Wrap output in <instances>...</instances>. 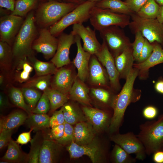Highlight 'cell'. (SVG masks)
Masks as SVG:
<instances>
[{
    "label": "cell",
    "mask_w": 163,
    "mask_h": 163,
    "mask_svg": "<svg viewBox=\"0 0 163 163\" xmlns=\"http://www.w3.org/2000/svg\"><path fill=\"white\" fill-rule=\"evenodd\" d=\"M33 130L32 129H30V130L27 132H23L20 134L16 142L18 144L21 145L26 144L31 141V133Z\"/></svg>",
    "instance_id": "816d5d0a"
},
{
    "label": "cell",
    "mask_w": 163,
    "mask_h": 163,
    "mask_svg": "<svg viewBox=\"0 0 163 163\" xmlns=\"http://www.w3.org/2000/svg\"><path fill=\"white\" fill-rule=\"evenodd\" d=\"M14 60V62L8 73L9 83L15 82L22 84L30 78L34 68L28 57Z\"/></svg>",
    "instance_id": "e0dca14e"
},
{
    "label": "cell",
    "mask_w": 163,
    "mask_h": 163,
    "mask_svg": "<svg viewBox=\"0 0 163 163\" xmlns=\"http://www.w3.org/2000/svg\"><path fill=\"white\" fill-rule=\"evenodd\" d=\"M75 41L77 53L72 63L77 69V76L85 82L88 77L89 64L92 55L83 49L81 38L78 35H75Z\"/></svg>",
    "instance_id": "d6986e66"
},
{
    "label": "cell",
    "mask_w": 163,
    "mask_h": 163,
    "mask_svg": "<svg viewBox=\"0 0 163 163\" xmlns=\"http://www.w3.org/2000/svg\"><path fill=\"white\" fill-rule=\"evenodd\" d=\"M139 72V69L133 67L126 78V82L120 92L114 97L112 106L113 113L111 121V124L114 127H118L122 125L128 106L140 98V92H135L133 88L135 81Z\"/></svg>",
    "instance_id": "6da1fadb"
},
{
    "label": "cell",
    "mask_w": 163,
    "mask_h": 163,
    "mask_svg": "<svg viewBox=\"0 0 163 163\" xmlns=\"http://www.w3.org/2000/svg\"><path fill=\"white\" fill-rule=\"evenodd\" d=\"M97 133L92 125L88 121L79 122L74 127V142L84 145L92 142Z\"/></svg>",
    "instance_id": "7402d4cb"
},
{
    "label": "cell",
    "mask_w": 163,
    "mask_h": 163,
    "mask_svg": "<svg viewBox=\"0 0 163 163\" xmlns=\"http://www.w3.org/2000/svg\"><path fill=\"white\" fill-rule=\"evenodd\" d=\"M62 0L65 2L71 3L75 4L77 5L81 4L86 0Z\"/></svg>",
    "instance_id": "680465c9"
},
{
    "label": "cell",
    "mask_w": 163,
    "mask_h": 163,
    "mask_svg": "<svg viewBox=\"0 0 163 163\" xmlns=\"http://www.w3.org/2000/svg\"><path fill=\"white\" fill-rule=\"evenodd\" d=\"M130 19L129 15L115 13L95 6L91 10L89 20L94 29L99 31L112 26L123 28L129 25Z\"/></svg>",
    "instance_id": "52a82bcc"
},
{
    "label": "cell",
    "mask_w": 163,
    "mask_h": 163,
    "mask_svg": "<svg viewBox=\"0 0 163 163\" xmlns=\"http://www.w3.org/2000/svg\"><path fill=\"white\" fill-rule=\"evenodd\" d=\"M96 3L86 0L80 4L50 27L51 33L57 37L72 25L82 24L89 19L91 12Z\"/></svg>",
    "instance_id": "8992f818"
},
{
    "label": "cell",
    "mask_w": 163,
    "mask_h": 163,
    "mask_svg": "<svg viewBox=\"0 0 163 163\" xmlns=\"http://www.w3.org/2000/svg\"><path fill=\"white\" fill-rule=\"evenodd\" d=\"M6 86L9 98L12 103L15 106L25 111L29 114L32 113V111L24 100V97L21 88L13 86L9 83Z\"/></svg>",
    "instance_id": "f546056e"
},
{
    "label": "cell",
    "mask_w": 163,
    "mask_h": 163,
    "mask_svg": "<svg viewBox=\"0 0 163 163\" xmlns=\"http://www.w3.org/2000/svg\"><path fill=\"white\" fill-rule=\"evenodd\" d=\"M58 40L51 33L47 28H39L38 37L32 46L34 50L41 53L45 59L52 58L56 51Z\"/></svg>",
    "instance_id": "8fae6325"
},
{
    "label": "cell",
    "mask_w": 163,
    "mask_h": 163,
    "mask_svg": "<svg viewBox=\"0 0 163 163\" xmlns=\"http://www.w3.org/2000/svg\"><path fill=\"white\" fill-rule=\"evenodd\" d=\"M137 136L143 144L147 155H150L163 149V113L157 119L139 125Z\"/></svg>",
    "instance_id": "277c9868"
},
{
    "label": "cell",
    "mask_w": 163,
    "mask_h": 163,
    "mask_svg": "<svg viewBox=\"0 0 163 163\" xmlns=\"http://www.w3.org/2000/svg\"><path fill=\"white\" fill-rule=\"evenodd\" d=\"M31 146L27 159L29 163H38L40 151L42 142L39 140L37 135H36L30 141Z\"/></svg>",
    "instance_id": "60d3db41"
},
{
    "label": "cell",
    "mask_w": 163,
    "mask_h": 163,
    "mask_svg": "<svg viewBox=\"0 0 163 163\" xmlns=\"http://www.w3.org/2000/svg\"><path fill=\"white\" fill-rule=\"evenodd\" d=\"M162 150H163V149H162Z\"/></svg>",
    "instance_id": "be15d7a7"
},
{
    "label": "cell",
    "mask_w": 163,
    "mask_h": 163,
    "mask_svg": "<svg viewBox=\"0 0 163 163\" xmlns=\"http://www.w3.org/2000/svg\"><path fill=\"white\" fill-rule=\"evenodd\" d=\"M156 19L160 23L163 24V5L160 6L159 11Z\"/></svg>",
    "instance_id": "6f0895ef"
},
{
    "label": "cell",
    "mask_w": 163,
    "mask_h": 163,
    "mask_svg": "<svg viewBox=\"0 0 163 163\" xmlns=\"http://www.w3.org/2000/svg\"><path fill=\"white\" fill-rule=\"evenodd\" d=\"M24 97L31 111L35 107L42 95L40 91L32 88H21Z\"/></svg>",
    "instance_id": "ab89813d"
},
{
    "label": "cell",
    "mask_w": 163,
    "mask_h": 163,
    "mask_svg": "<svg viewBox=\"0 0 163 163\" xmlns=\"http://www.w3.org/2000/svg\"><path fill=\"white\" fill-rule=\"evenodd\" d=\"M47 0V1H50V0H56V1H60V0Z\"/></svg>",
    "instance_id": "6125c7cd"
},
{
    "label": "cell",
    "mask_w": 163,
    "mask_h": 163,
    "mask_svg": "<svg viewBox=\"0 0 163 163\" xmlns=\"http://www.w3.org/2000/svg\"><path fill=\"white\" fill-rule=\"evenodd\" d=\"M134 34L135 40L132 43V47L135 60L136 62L144 45L145 38L139 31H137Z\"/></svg>",
    "instance_id": "b9f144b4"
},
{
    "label": "cell",
    "mask_w": 163,
    "mask_h": 163,
    "mask_svg": "<svg viewBox=\"0 0 163 163\" xmlns=\"http://www.w3.org/2000/svg\"><path fill=\"white\" fill-rule=\"evenodd\" d=\"M66 149L71 159L86 155L93 163H101L106 159L104 150L95 138L90 143L84 145H78L73 141L66 147Z\"/></svg>",
    "instance_id": "9c48e42d"
},
{
    "label": "cell",
    "mask_w": 163,
    "mask_h": 163,
    "mask_svg": "<svg viewBox=\"0 0 163 163\" xmlns=\"http://www.w3.org/2000/svg\"><path fill=\"white\" fill-rule=\"evenodd\" d=\"M64 126V131L62 136L56 141L62 146L69 145L74 140V127L66 122Z\"/></svg>",
    "instance_id": "7bdbcfd3"
},
{
    "label": "cell",
    "mask_w": 163,
    "mask_h": 163,
    "mask_svg": "<svg viewBox=\"0 0 163 163\" xmlns=\"http://www.w3.org/2000/svg\"><path fill=\"white\" fill-rule=\"evenodd\" d=\"M142 113L145 118L151 120L157 116L158 110L155 107L152 106H149L144 109Z\"/></svg>",
    "instance_id": "f907efd6"
},
{
    "label": "cell",
    "mask_w": 163,
    "mask_h": 163,
    "mask_svg": "<svg viewBox=\"0 0 163 163\" xmlns=\"http://www.w3.org/2000/svg\"><path fill=\"white\" fill-rule=\"evenodd\" d=\"M52 77L51 75L43 76L35 75L22 84L21 88H32L43 92L50 87Z\"/></svg>",
    "instance_id": "836d02e7"
},
{
    "label": "cell",
    "mask_w": 163,
    "mask_h": 163,
    "mask_svg": "<svg viewBox=\"0 0 163 163\" xmlns=\"http://www.w3.org/2000/svg\"><path fill=\"white\" fill-rule=\"evenodd\" d=\"M24 20L22 17L11 14L1 17L0 41L6 42L12 47Z\"/></svg>",
    "instance_id": "4fadbf2b"
},
{
    "label": "cell",
    "mask_w": 163,
    "mask_h": 163,
    "mask_svg": "<svg viewBox=\"0 0 163 163\" xmlns=\"http://www.w3.org/2000/svg\"><path fill=\"white\" fill-rule=\"evenodd\" d=\"M71 32L80 37L83 49L91 55H95L101 49V44L97 39L95 30L89 26L85 27L82 24H74Z\"/></svg>",
    "instance_id": "9a60e30c"
},
{
    "label": "cell",
    "mask_w": 163,
    "mask_h": 163,
    "mask_svg": "<svg viewBox=\"0 0 163 163\" xmlns=\"http://www.w3.org/2000/svg\"><path fill=\"white\" fill-rule=\"evenodd\" d=\"M78 5L56 0L48 1L38 7L35 13L36 23L39 28L50 27Z\"/></svg>",
    "instance_id": "3957f363"
},
{
    "label": "cell",
    "mask_w": 163,
    "mask_h": 163,
    "mask_svg": "<svg viewBox=\"0 0 163 163\" xmlns=\"http://www.w3.org/2000/svg\"><path fill=\"white\" fill-rule=\"evenodd\" d=\"M14 129H8L0 132V149H2L8 145L11 139Z\"/></svg>",
    "instance_id": "c3c4849f"
},
{
    "label": "cell",
    "mask_w": 163,
    "mask_h": 163,
    "mask_svg": "<svg viewBox=\"0 0 163 163\" xmlns=\"http://www.w3.org/2000/svg\"><path fill=\"white\" fill-rule=\"evenodd\" d=\"M38 2V0H17L14 9L10 14L22 17H26L29 13L36 8Z\"/></svg>",
    "instance_id": "e575fe53"
},
{
    "label": "cell",
    "mask_w": 163,
    "mask_h": 163,
    "mask_svg": "<svg viewBox=\"0 0 163 163\" xmlns=\"http://www.w3.org/2000/svg\"><path fill=\"white\" fill-rule=\"evenodd\" d=\"M64 123L52 128L51 136L52 139L57 140L62 136L64 131Z\"/></svg>",
    "instance_id": "681fc988"
},
{
    "label": "cell",
    "mask_w": 163,
    "mask_h": 163,
    "mask_svg": "<svg viewBox=\"0 0 163 163\" xmlns=\"http://www.w3.org/2000/svg\"><path fill=\"white\" fill-rule=\"evenodd\" d=\"M34 69L36 76L54 75L57 68L52 62H45L37 59L34 56L28 58Z\"/></svg>",
    "instance_id": "4dcf8cb0"
},
{
    "label": "cell",
    "mask_w": 163,
    "mask_h": 163,
    "mask_svg": "<svg viewBox=\"0 0 163 163\" xmlns=\"http://www.w3.org/2000/svg\"><path fill=\"white\" fill-rule=\"evenodd\" d=\"M91 92L97 101L106 107L112 108L113 101L115 96L109 91L101 88H92Z\"/></svg>",
    "instance_id": "d590c367"
},
{
    "label": "cell",
    "mask_w": 163,
    "mask_h": 163,
    "mask_svg": "<svg viewBox=\"0 0 163 163\" xmlns=\"http://www.w3.org/2000/svg\"><path fill=\"white\" fill-rule=\"evenodd\" d=\"M156 2L160 5H163V0H155Z\"/></svg>",
    "instance_id": "91938a15"
},
{
    "label": "cell",
    "mask_w": 163,
    "mask_h": 163,
    "mask_svg": "<svg viewBox=\"0 0 163 163\" xmlns=\"http://www.w3.org/2000/svg\"><path fill=\"white\" fill-rule=\"evenodd\" d=\"M69 65L58 69L52 77L50 85L51 88L68 94L77 75Z\"/></svg>",
    "instance_id": "2e32d148"
},
{
    "label": "cell",
    "mask_w": 163,
    "mask_h": 163,
    "mask_svg": "<svg viewBox=\"0 0 163 163\" xmlns=\"http://www.w3.org/2000/svg\"><path fill=\"white\" fill-rule=\"evenodd\" d=\"M47 96L50 104V109L55 111L57 109L62 107L68 101L69 98L68 94L50 87L43 92Z\"/></svg>",
    "instance_id": "d6a6232c"
},
{
    "label": "cell",
    "mask_w": 163,
    "mask_h": 163,
    "mask_svg": "<svg viewBox=\"0 0 163 163\" xmlns=\"http://www.w3.org/2000/svg\"><path fill=\"white\" fill-rule=\"evenodd\" d=\"M155 88L157 92L163 94V79L157 81L155 84Z\"/></svg>",
    "instance_id": "9f6ffc18"
},
{
    "label": "cell",
    "mask_w": 163,
    "mask_h": 163,
    "mask_svg": "<svg viewBox=\"0 0 163 163\" xmlns=\"http://www.w3.org/2000/svg\"><path fill=\"white\" fill-rule=\"evenodd\" d=\"M123 28L117 26L106 27L99 32L114 58L126 49L132 47V43Z\"/></svg>",
    "instance_id": "ba28073f"
},
{
    "label": "cell",
    "mask_w": 163,
    "mask_h": 163,
    "mask_svg": "<svg viewBox=\"0 0 163 163\" xmlns=\"http://www.w3.org/2000/svg\"><path fill=\"white\" fill-rule=\"evenodd\" d=\"M148 0H125L129 9L132 11L137 13Z\"/></svg>",
    "instance_id": "7dc6e473"
},
{
    "label": "cell",
    "mask_w": 163,
    "mask_h": 163,
    "mask_svg": "<svg viewBox=\"0 0 163 163\" xmlns=\"http://www.w3.org/2000/svg\"><path fill=\"white\" fill-rule=\"evenodd\" d=\"M130 16L132 21L129 26L133 33L139 31L149 42H157L163 48V24L156 18H143L134 12Z\"/></svg>",
    "instance_id": "5b68a950"
},
{
    "label": "cell",
    "mask_w": 163,
    "mask_h": 163,
    "mask_svg": "<svg viewBox=\"0 0 163 163\" xmlns=\"http://www.w3.org/2000/svg\"><path fill=\"white\" fill-rule=\"evenodd\" d=\"M9 102L7 98L3 93L2 92L0 94V109H2L9 106Z\"/></svg>",
    "instance_id": "11a10c76"
},
{
    "label": "cell",
    "mask_w": 163,
    "mask_h": 163,
    "mask_svg": "<svg viewBox=\"0 0 163 163\" xmlns=\"http://www.w3.org/2000/svg\"><path fill=\"white\" fill-rule=\"evenodd\" d=\"M12 47L6 42L0 41V66L2 72L8 73L13 62Z\"/></svg>",
    "instance_id": "83f0119b"
},
{
    "label": "cell",
    "mask_w": 163,
    "mask_h": 163,
    "mask_svg": "<svg viewBox=\"0 0 163 163\" xmlns=\"http://www.w3.org/2000/svg\"><path fill=\"white\" fill-rule=\"evenodd\" d=\"M160 5L155 0H148L136 13L141 17L147 19H155L158 14Z\"/></svg>",
    "instance_id": "8d00e7d4"
},
{
    "label": "cell",
    "mask_w": 163,
    "mask_h": 163,
    "mask_svg": "<svg viewBox=\"0 0 163 163\" xmlns=\"http://www.w3.org/2000/svg\"><path fill=\"white\" fill-rule=\"evenodd\" d=\"M65 122L72 125L82 121H87L82 110L71 104L66 103L62 106Z\"/></svg>",
    "instance_id": "4316f807"
},
{
    "label": "cell",
    "mask_w": 163,
    "mask_h": 163,
    "mask_svg": "<svg viewBox=\"0 0 163 163\" xmlns=\"http://www.w3.org/2000/svg\"><path fill=\"white\" fill-rule=\"evenodd\" d=\"M114 60L120 78L126 79L133 68L135 61L132 47L124 50L114 58Z\"/></svg>",
    "instance_id": "603a6c76"
},
{
    "label": "cell",
    "mask_w": 163,
    "mask_h": 163,
    "mask_svg": "<svg viewBox=\"0 0 163 163\" xmlns=\"http://www.w3.org/2000/svg\"><path fill=\"white\" fill-rule=\"evenodd\" d=\"M111 159L115 163H134L136 158H133L120 145L116 144L112 151Z\"/></svg>",
    "instance_id": "74e56055"
},
{
    "label": "cell",
    "mask_w": 163,
    "mask_h": 163,
    "mask_svg": "<svg viewBox=\"0 0 163 163\" xmlns=\"http://www.w3.org/2000/svg\"><path fill=\"white\" fill-rule=\"evenodd\" d=\"M90 0V1H92V2H95V3H96L97 2H98L101 1V0Z\"/></svg>",
    "instance_id": "94428289"
},
{
    "label": "cell",
    "mask_w": 163,
    "mask_h": 163,
    "mask_svg": "<svg viewBox=\"0 0 163 163\" xmlns=\"http://www.w3.org/2000/svg\"><path fill=\"white\" fill-rule=\"evenodd\" d=\"M63 110L62 106L59 110L55 111L50 117V126L51 128L65 123V122Z\"/></svg>",
    "instance_id": "bcb514c9"
},
{
    "label": "cell",
    "mask_w": 163,
    "mask_h": 163,
    "mask_svg": "<svg viewBox=\"0 0 163 163\" xmlns=\"http://www.w3.org/2000/svg\"><path fill=\"white\" fill-rule=\"evenodd\" d=\"M154 49L153 43H151L145 39L144 45L137 63L142 62L146 60L151 55Z\"/></svg>",
    "instance_id": "f6af8a7d"
},
{
    "label": "cell",
    "mask_w": 163,
    "mask_h": 163,
    "mask_svg": "<svg viewBox=\"0 0 163 163\" xmlns=\"http://www.w3.org/2000/svg\"><path fill=\"white\" fill-rule=\"evenodd\" d=\"M15 1L14 0H0V6L1 8H6L11 12L14 9Z\"/></svg>",
    "instance_id": "f5cc1de1"
},
{
    "label": "cell",
    "mask_w": 163,
    "mask_h": 163,
    "mask_svg": "<svg viewBox=\"0 0 163 163\" xmlns=\"http://www.w3.org/2000/svg\"><path fill=\"white\" fill-rule=\"evenodd\" d=\"M62 145L56 140L43 141L39 154V163H53L56 161Z\"/></svg>",
    "instance_id": "ffe728a7"
},
{
    "label": "cell",
    "mask_w": 163,
    "mask_h": 163,
    "mask_svg": "<svg viewBox=\"0 0 163 163\" xmlns=\"http://www.w3.org/2000/svg\"><path fill=\"white\" fill-rule=\"evenodd\" d=\"M58 37L57 49L50 61L58 69L70 64V49L75 41V36L71 32L69 34L62 32Z\"/></svg>",
    "instance_id": "5bb4252c"
},
{
    "label": "cell",
    "mask_w": 163,
    "mask_h": 163,
    "mask_svg": "<svg viewBox=\"0 0 163 163\" xmlns=\"http://www.w3.org/2000/svg\"><path fill=\"white\" fill-rule=\"evenodd\" d=\"M50 118L46 114L31 113L25 122L30 129L35 131L40 130L50 127Z\"/></svg>",
    "instance_id": "1f68e13d"
},
{
    "label": "cell",
    "mask_w": 163,
    "mask_h": 163,
    "mask_svg": "<svg viewBox=\"0 0 163 163\" xmlns=\"http://www.w3.org/2000/svg\"><path fill=\"white\" fill-rule=\"evenodd\" d=\"M95 55L105 68L111 88L113 91H118L120 88L119 74L116 66L114 58L104 41L103 40L101 49Z\"/></svg>",
    "instance_id": "7c38bea8"
},
{
    "label": "cell",
    "mask_w": 163,
    "mask_h": 163,
    "mask_svg": "<svg viewBox=\"0 0 163 163\" xmlns=\"http://www.w3.org/2000/svg\"><path fill=\"white\" fill-rule=\"evenodd\" d=\"M89 90L84 82L77 76L74 80L69 95V98L84 105H90L91 100L89 95Z\"/></svg>",
    "instance_id": "cb8c5ba5"
},
{
    "label": "cell",
    "mask_w": 163,
    "mask_h": 163,
    "mask_svg": "<svg viewBox=\"0 0 163 163\" xmlns=\"http://www.w3.org/2000/svg\"><path fill=\"white\" fill-rule=\"evenodd\" d=\"M152 43L154 49L150 56L142 62L133 64V67L139 69V72L147 71L151 68L163 63V48L157 42Z\"/></svg>",
    "instance_id": "d4e9b609"
},
{
    "label": "cell",
    "mask_w": 163,
    "mask_h": 163,
    "mask_svg": "<svg viewBox=\"0 0 163 163\" xmlns=\"http://www.w3.org/2000/svg\"><path fill=\"white\" fill-rule=\"evenodd\" d=\"M153 160L156 163H163V151H157L153 154Z\"/></svg>",
    "instance_id": "db71d44e"
},
{
    "label": "cell",
    "mask_w": 163,
    "mask_h": 163,
    "mask_svg": "<svg viewBox=\"0 0 163 163\" xmlns=\"http://www.w3.org/2000/svg\"><path fill=\"white\" fill-rule=\"evenodd\" d=\"M28 116L24 112H14L3 117L0 120V132L8 129H14L22 125Z\"/></svg>",
    "instance_id": "484cf974"
},
{
    "label": "cell",
    "mask_w": 163,
    "mask_h": 163,
    "mask_svg": "<svg viewBox=\"0 0 163 163\" xmlns=\"http://www.w3.org/2000/svg\"><path fill=\"white\" fill-rule=\"evenodd\" d=\"M110 140L120 145L128 154H134L136 159L143 161L146 154L144 147L139 138L132 132L124 134L119 133L112 134Z\"/></svg>",
    "instance_id": "30bf717a"
},
{
    "label": "cell",
    "mask_w": 163,
    "mask_h": 163,
    "mask_svg": "<svg viewBox=\"0 0 163 163\" xmlns=\"http://www.w3.org/2000/svg\"><path fill=\"white\" fill-rule=\"evenodd\" d=\"M91 83L98 86H107V77L100 62L94 55H92L89 64L88 77Z\"/></svg>",
    "instance_id": "44dd1931"
},
{
    "label": "cell",
    "mask_w": 163,
    "mask_h": 163,
    "mask_svg": "<svg viewBox=\"0 0 163 163\" xmlns=\"http://www.w3.org/2000/svg\"><path fill=\"white\" fill-rule=\"evenodd\" d=\"M16 141L11 139L8 145L7 150L2 159L8 162L18 161L22 158V154Z\"/></svg>",
    "instance_id": "f35d334b"
},
{
    "label": "cell",
    "mask_w": 163,
    "mask_h": 163,
    "mask_svg": "<svg viewBox=\"0 0 163 163\" xmlns=\"http://www.w3.org/2000/svg\"><path fill=\"white\" fill-rule=\"evenodd\" d=\"M50 109V104L47 95L43 92L35 107L32 113L36 114H46Z\"/></svg>",
    "instance_id": "ee69618b"
},
{
    "label": "cell",
    "mask_w": 163,
    "mask_h": 163,
    "mask_svg": "<svg viewBox=\"0 0 163 163\" xmlns=\"http://www.w3.org/2000/svg\"><path fill=\"white\" fill-rule=\"evenodd\" d=\"M35 22V13L32 11L26 17L12 46L14 60L34 56L32 46L38 34Z\"/></svg>",
    "instance_id": "7a4b0ae2"
},
{
    "label": "cell",
    "mask_w": 163,
    "mask_h": 163,
    "mask_svg": "<svg viewBox=\"0 0 163 163\" xmlns=\"http://www.w3.org/2000/svg\"><path fill=\"white\" fill-rule=\"evenodd\" d=\"M95 6L108 9L117 13L130 15L132 13L125 1L122 0H101L96 3Z\"/></svg>",
    "instance_id": "f1b7e54d"
},
{
    "label": "cell",
    "mask_w": 163,
    "mask_h": 163,
    "mask_svg": "<svg viewBox=\"0 0 163 163\" xmlns=\"http://www.w3.org/2000/svg\"><path fill=\"white\" fill-rule=\"evenodd\" d=\"M82 110L87 121L97 133L108 130L112 115L107 112L89 106L83 107Z\"/></svg>",
    "instance_id": "ac0fdd59"
}]
</instances>
